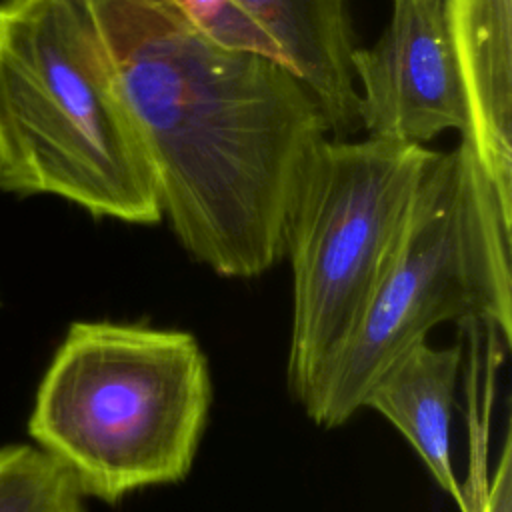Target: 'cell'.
Here are the masks:
<instances>
[{"instance_id":"cell-7","label":"cell","mask_w":512,"mask_h":512,"mask_svg":"<svg viewBox=\"0 0 512 512\" xmlns=\"http://www.w3.org/2000/svg\"><path fill=\"white\" fill-rule=\"evenodd\" d=\"M470 144L512 212V0H444Z\"/></svg>"},{"instance_id":"cell-4","label":"cell","mask_w":512,"mask_h":512,"mask_svg":"<svg viewBox=\"0 0 512 512\" xmlns=\"http://www.w3.org/2000/svg\"><path fill=\"white\" fill-rule=\"evenodd\" d=\"M510 238L512 212L470 144L434 152L364 316L300 402L306 414L324 428L350 420L382 370L442 322H478L508 344Z\"/></svg>"},{"instance_id":"cell-8","label":"cell","mask_w":512,"mask_h":512,"mask_svg":"<svg viewBox=\"0 0 512 512\" xmlns=\"http://www.w3.org/2000/svg\"><path fill=\"white\" fill-rule=\"evenodd\" d=\"M278 44L284 66L312 92L330 134L360 130L348 0H234Z\"/></svg>"},{"instance_id":"cell-1","label":"cell","mask_w":512,"mask_h":512,"mask_svg":"<svg viewBox=\"0 0 512 512\" xmlns=\"http://www.w3.org/2000/svg\"><path fill=\"white\" fill-rule=\"evenodd\" d=\"M154 166L162 218L220 276L284 256L304 166L330 134L280 62L226 48L166 0H78Z\"/></svg>"},{"instance_id":"cell-10","label":"cell","mask_w":512,"mask_h":512,"mask_svg":"<svg viewBox=\"0 0 512 512\" xmlns=\"http://www.w3.org/2000/svg\"><path fill=\"white\" fill-rule=\"evenodd\" d=\"M72 474L38 446L0 448V512H84Z\"/></svg>"},{"instance_id":"cell-12","label":"cell","mask_w":512,"mask_h":512,"mask_svg":"<svg viewBox=\"0 0 512 512\" xmlns=\"http://www.w3.org/2000/svg\"><path fill=\"white\" fill-rule=\"evenodd\" d=\"M478 512H512V460L510 438H506L490 488L484 492Z\"/></svg>"},{"instance_id":"cell-5","label":"cell","mask_w":512,"mask_h":512,"mask_svg":"<svg viewBox=\"0 0 512 512\" xmlns=\"http://www.w3.org/2000/svg\"><path fill=\"white\" fill-rule=\"evenodd\" d=\"M432 156L412 142L326 138L308 158L284 226L294 276L288 388L298 402L364 316Z\"/></svg>"},{"instance_id":"cell-9","label":"cell","mask_w":512,"mask_h":512,"mask_svg":"<svg viewBox=\"0 0 512 512\" xmlns=\"http://www.w3.org/2000/svg\"><path fill=\"white\" fill-rule=\"evenodd\" d=\"M462 346L436 348L428 340L410 346L368 388L362 408L384 416L420 456L436 484L466 512L452 460L454 394Z\"/></svg>"},{"instance_id":"cell-3","label":"cell","mask_w":512,"mask_h":512,"mask_svg":"<svg viewBox=\"0 0 512 512\" xmlns=\"http://www.w3.org/2000/svg\"><path fill=\"white\" fill-rule=\"evenodd\" d=\"M210 400L208 362L190 332L74 322L38 386L28 430L84 496L114 504L190 472Z\"/></svg>"},{"instance_id":"cell-2","label":"cell","mask_w":512,"mask_h":512,"mask_svg":"<svg viewBox=\"0 0 512 512\" xmlns=\"http://www.w3.org/2000/svg\"><path fill=\"white\" fill-rule=\"evenodd\" d=\"M0 190L162 220L152 160L78 0H0Z\"/></svg>"},{"instance_id":"cell-6","label":"cell","mask_w":512,"mask_h":512,"mask_svg":"<svg viewBox=\"0 0 512 512\" xmlns=\"http://www.w3.org/2000/svg\"><path fill=\"white\" fill-rule=\"evenodd\" d=\"M358 118L368 138L424 146L444 130L468 134L444 0H392V16L352 54Z\"/></svg>"},{"instance_id":"cell-11","label":"cell","mask_w":512,"mask_h":512,"mask_svg":"<svg viewBox=\"0 0 512 512\" xmlns=\"http://www.w3.org/2000/svg\"><path fill=\"white\" fill-rule=\"evenodd\" d=\"M170 2L192 26L214 42L254 52L284 64L278 44L270 34L234 0H166Z\"/></svg>"}]
</instances>
